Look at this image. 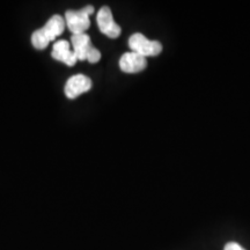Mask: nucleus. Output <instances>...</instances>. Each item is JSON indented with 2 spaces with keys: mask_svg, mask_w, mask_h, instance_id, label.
Instances as JSON below:
<instances>
[{
  "mask_svg": "<svg viewBox=\"0 0 250 250\" xmlns=\"http://www.w3.org/2000/svg\"><path fill=\"white\" fill-rule=\"evenodd\" d=\"M96 22H98L99 29L101 30V33L108 36L109 39H117L121 35V27L114 20L111 9L108 6H103L100 8L98 15H96Z\"/></svg>",
  "mask_w": 250,
  "mask_h": 250,
  "instance_id": "nucleus-5",
  "label": "nucleus"
},
{
  "mask_svg": "<svg viewBox=\"0 0 250 250\" xmlns=\"http://www.w3.org/2000/svg\"><path fill=\"white\" fill-rule=\"evenodd\" d=\"M147 66V59L136 52H125L120 59V67L125 73H138Z\"/></svg>",
  "mask_w": 250,
  "mask_h": 250,
  "instance_id": "nucleus-7",
  "label": "nucleus"
},
{
  "mask_svg": "<svg viewBox=\"0 0 250 250\" xmlns=\"http://www.w3.org/2000/svg\"><path fill=\"white\" fill-rule=\"evenodd\" d=\"M71 44L73 46V52L78 61H87L95 64L101 59V52L92 44L90 37L86 33L72 35Z\"/></svg>",
  "mask_w": 250,
  "mask_h": 250,
  "instance_id": "nucleus-3",
  "label": "nucleus"
},
{
  "mask_svg": "<svg viewBox=\"0 0 250 250\" xmlns=\"http://www.w3.org/2000/svg\"><path fill=\"white\" fill-rule=\"evenodd\" d=\"M51 57L56 59V61L64 62L67 66H74L78 62L73 50L71 49L70 42H67L65 40L57 41V42L54 43Z\"/></svg>",
  "mask_w": 250,
  "mask_h": 250,
  "instance_id": "nucleus-8",
  "label": "nucleus"
},
{
  "mask_svg": "<svg viewBox=\"0 0 250 250\" xmlns=\"http://www.w3.org/2000/svg\"><path fill=\"white\" fill-rule=\"evenodd\" d=\"M129 46L133 52L143 57H154L161 54L162 44L159 41L148 40L142 33H134L129 39Z\"/></svg>",
  "mask_w": 250,
  "mask_h": 250,
  "instance_id": "nucleus-4",
  "label": "nucleus"
},
{
  "mask_svg": "<svg viewBox=\"0 0 250 250\" xmlns=\"http://www.w3.org/2000/svg\"><path fill=\"white\" fill-rule=\"evenodd\" d=\"M224 250H246V249L236 242H228L227 245L225 246Z\"/></svg>",
  "mask_w": 250,
  "mask_h": 250,
  "instance_id": "nucleus-9",
  "label": "nucleus"
},
{
  "mask_svg": "<svg viewBox=\"0 0 250 250\" xmlns=\"http://www.w3.org/2000/svg\"><path fill=\"white\" fill-rule=\"evenodd\" d=\"M65 27H66V23L62 15H52L44 26L34 31L31 35V44L37 50L45 49L50 42L55 41L64 33Z\"/></svg>",
  "mask_w": 250,
  "mask_h": 250,
  "instance_id": "nucleus-1",
  "label": "nucleus"
},
{
  "mask_svg": "<svg viewBox=\"0 0 250 250\" xmlns=\"http://www.w3.org/2000/svg\"><path fill=\"white\" fill-rule=\"evenodd\" d=\"M93 86L92 80L83 74H76L72 76L65 83V95L68 99H77L81 94L87 93Z\"/></svg>",
  "mask_w": 250,
  "mask_h": 250,
  "instance_id": "nucleus-6",
  "label": "nucleus"
},
{
  "mask_svg": "<svg viewBox=\"0 0 250 250\" xmlns=\"http://www.w3.org/2000/svg\"><path fill=\"white\" fill-rule=\"evenodd\" d=\"M94 13L92 5H87L81 9H70L65 13V23L72 35H80L85 34V31L90 26V15Z\"/></svg>",
  "mask_w": 250,
  "mask_h": 250,
  "instance_id": "nucleus-2",
  "label": "nucleus"
}]
</instances>
